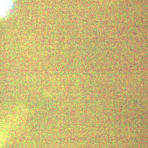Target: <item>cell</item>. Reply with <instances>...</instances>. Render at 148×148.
<instances>
[{
  "label": "cell",
  "mask_w": 148,
  "mask_h": 148,
  "mask_svg": "<svg viewBox=\"0 0 148 148\" xmlns=\"http://www.w3.org/2000/svg\"><path fill=\"white\" fill-rule=\"evenodd\" d=\"M25 109L21 108L0 118V148L17 132L25 119Z\"/></svg>",
  "instance_id": "obj_1"
},
{
  "label": "cell",
  "mask_w": 148,
  "mask_h": 148,
  "mask_svg": "<svg viewBox=\"0 0 148 148\" xmlns=\"http://www.w3.org/2000/svg\"><path fill=\"white\" fill-rule=\"evenodd\" d=\"M13 0H0V18L10 13L13 7Z\"/></svg>",
  "instance_id": "obj_2"
}]
</instances>
